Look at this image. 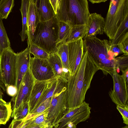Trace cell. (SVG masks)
<instances>
[{"mask_svg":"<svg viewBox=\"0 0 128 128\" xmlns=\"http://www.w3.org/2000/svg\"><path fill=\"white\" fill-rule=\"evenodd\" d=\"M99 70L87 51H84L78 66L74 74L70 76L67 83L68 109L77 107L84 101L86 94L93 77Z\"/></svg>","mask_w":128,"mask_h":128,"instance_id":"obj_1","label":"cell"},{"mask_svg":"<svg viewBox=\"0 0 128 128\" xmlns=\"http://www.w3.org/2000/svg\"><path fill=\"white\" fill-rule=\"evenodd\" d=\"M84 38V51H87L89 56L104 75L109 74L112 76L114 68L117 70L118 68L116 60L110 50L109 41L96 36Z\"/></svg>","mask_w":128,"mask_h":128,"instance_id":"obj_2","label":"cell"},{"mask_svg":"<svg viewBox=\"0 0 128 128\" xmlns=\"http://www.w3.org/2000/svg\"><path fill=\"white\" fill-rule=\"evenodd\" d=\"M51 4L58 21L72 26L86 24L90 14L87 0H56Z\"/></svg>","mask_w":128,"mask_h":128,"instance_id":"obj_3","label":"cell"},{"mask_svg":"<svg viewBox=\"0 0 128 128\" xmlns=\"http://www.w3.org/2000/svg\"><path fill=\"white\" fill-rule=\"evenodd\" d=\"M58 21L56 17L37 25L32 42L48 54L56 52L58 46Z\"/></svg>","mask_w":128,"mask_h":128,"instance_id":"obj_4","label":"cell"},{"mask_svg":"<svg viewBox=\"0 0 128 128\" xmlns=\"http://www.w3.org/2000/svg\"><path fill=\"white\" fill-rule=\"evenodd\" d=\"M67 83L58 79L57 87L51 98L47 119L54 128L58 127L60 120L68 109Z\"/></svg>","mask_w":128,"mask_h":128,"instance_id":"obj_5","label":"cell"},{"mask_svg":"<svg viewBox=\"0 0 128 128\" xmlns=\"http://www.w3.org/2000/svg\"><path fill=\"white\" fill-rule=\"evenodd\" d=\"M128 16V0H110L104 32L110 40L114 38L117 30Z\"/></svg>","mask_w":128,"mask_h":128,"instance_id":"obj_6","label":"cell"},{"mask_svg":"<svg viewBox=\"0 0 128 128\" xmlns=\"http://www.w3.org/2000/svg\"><path fill=\"white\" fill-rule=\"evenodd\" d=\"M16 55L10 46L4 49L0 56V79L6 88L15 85Z\"/></svg>","mask_w":128,"mask_h":128,"instance_id":"obj_7","label":"cell"},{"mask_svg":"<svg viewBox=\"0 0 128 128\" xmlns=\"http://www.w3.org/2000/svg\"><path fill=\"white\" fill-rule=\"evenodd\" d=\"M122 75L119 74L114 68L112 76L113 88L109 92L112 101L116 106H124L128 104V82L124 74L122 71Z\"/></svg>","mask_w":128,"mask_h":128,"instance_id":"obj_8","label":"cell"},{"mask_svg":"<svg viewBox=\"0 0 128 128\" xmlns=\"http://www.w3.org/2000/svg\"><path fill=\"white\" fill-rule=\"evenodd\" d=\"M91 110L89 104L85 101L77 107L68 109L60 120L58 128H64L70 123L76 126L86 120L90 117Z\"/></svg>","mask_w":128,"mask_h":128,"instance_id":"obj_9","label":"cell"},{"mask_svg":"<svg viewBox=\"0 0 128 128\" xmlns=\"http://www.w3.org/2000/svg\"><path fill=\"white\" fill-rule=\"evenodd\" d=\"M35 80L29 67L22 78L16 94L11 100L12 112L23 102H28Z\"/></svg>","mask_w":128,"mask_h":128,"instance_id":"obj_10","label":"cell"},{"mask_svg":"<svg viewBox=\"0 0 128 128\" xmlns=\"http://www.w3.org/2000/svg\"><path fill=\"white\" fill-rule=\"evenodd\" d=\"M29 68L36 80H48L54 77L52 70L47 59L30 57Z\"/></svg>","mask_w":128,"mask_h":128,"instance_id":"obj_11","label":"cell"},{"mask_svg":"<svg viewBox=\"0 0 128 128\" xmlns=\"http://www.w3.org/2000/svg\"><path fill=\"white\" fill-rule=\"evenodd\" d=\"M69 68L70 76H72L78 66L84 53L83 40L80 38L68 42Z\"/></svg>","mask_w":128,"mask_h":128,"instance_id":"obj_12","label":"cell"},{"mask_svg":"<svg viewBox=\"0 0 128 128\" xmlns=\"http://www.w3.org/2000/svg\"><path fill=\"white\" fill-rule=\"evenodd\" d=\"M30 57L28 46L24 50L16 53L14 86L17 90L23 77L29 68Z\"/></svg>","mask_w":128,"mask_h":128,"instance_id":"obj_13","label":"cell"},{"mask_svg":"<svg viewBox=\"0 0 128 128\" xmlns=\"http://www.w3.org/2000/svg\"><path fill=\"white\" fill-rule=\"evenodd\" d=\"M37 0H29L27 15L26 34L29 46L38 24L40 22L37 7Z\"/></svg>","mask_w":128,"mask_h":128,"instance_id":"obj_14","label":"cell"},{"mask_svg":"<svg viewBox=\"0 0 128 128\" xmlns=\"http://www.w3.org/2000/svg\"><path fill=\"white\" fill-rule=\"evenodd\" d=\"M86 26L87 33L85 37L96 36L103 34L104 32L105 19L100 14H90Z\"/></svg>","mask_w":128,"mask_h":128,"instance_id":"obj_15","label":"cell"},{"mask_svg":"<svg viewBox=\"0 0 128 128\" xmlns=\"http://www.w3.org/2000/svg\"><path fill=\"white\" fill-rule=\"evenodd\" d=\"M48 60L54 77L60 78L67 82L70 76L69 71L64 68L61 60L56 53L49 54Z\"/></svg>","mask_w":128,"mask_h":128,"instance_id":"obj_16","label":"cell"},{"mask_svg":"<svg viewBox=\"0 0 128 128\" xmlns=\"http://www.w3.org/2000/svg\"><path fill=\"white\" fill-rule=\"evenodd\" d=\"M49 80L41 81L35 80L28 101L29 108L28 114H30L33 110L37 102Z\"/></svg>","mask_w":128,"mask_h":128,"instance_id":"obj_17","label":"cell"},{"mask_svg":"<svg viewBox=\"0 0 128 128\" xmlns=\"http://www.w3.org/2000/svg\"><path fill=\"white\" fill-rule=\"evenodd\" d=\"M37 9L40 22L49 20L55 17V13L49 0H38Z\"/></svg>","mask_w":128,"mask_h":128,"instance_id":"obj_18","label":"cell"},{"mask_svg":"<svg viewBox=\"0 0 128 128\" xmlns=\"http://www.w3.org/2000/svg\"><path fill=\"white\" fill-rule=\"evenodd\" d=\"M58 81V78L55 77L49 80L32 112L45 100L52 96L57 87Z\"/></svg>","mask_w":128,"mask_h":128,"instance_id":"obj_19","label":"cell"},{"mask_svg":"<svg viewBox=\"0 0 128 128\" xmlns=\"http://www.w3.org/2000/svg\"><path fill=\"white\" fill-rule=\"evenodd\" d=\"M29 2V0H22L21 6L20 9L22 16V28L19 34L20 36L22 42L27 38L26 34L27 15Z\"/></svg>","mask_w":128,"mask_h":128,"instance_id":"obj_20","label":"cell"},{"mask_svg":"<svg viewBox=\"0 0 128 128\" xmlns=\"http://www.w3.org/2000/svg\"><path fill=\"white\" fill-rule=\"evenodd\" d=\"M72 26L61 21H58V38L57 46L60 44L66 42L69 38Z\"/></svg>","mask_w":128,"mask_h":128,"instance_id":"obj_21","label":"cell"},{"mask_svg":"<svg viewBox=\"0 0 128 128\" xmlns=\"http://www.w3.org/2000/svg\"><path fill=\"white\" fill-rule=\"evenodd\" d=\"M86 33L87 28L86 24L72 26L70 36L66 42H70L80 38H84Z\"/></svg>","mask_w":128,"mask_h":128,"instance_id":"obj_22","label":"cell"},{"mask_svg":"<svg viewBox=\"0 0 128 128\" xmlns=\"http://www.w3.org/2000/svg\"><path fill=\"white\" fill-rule=\"evenodd\" d=\"M56 52L60 58L64 68L69 70L68 48L66 42L60 44L58 45Z\"/></svg>","mask_w":128,"mask_h":128,"instance_id":"obj_23","label":"cell"},{"mask_svg":"<svg viewBox=\"0 0 128 128\" xmlns=\"http://www.w3.org/2000/svg\"><path fill=\"white\" fill-rule=\"evenodd\" d=\"M12 112L10 102L6 104H0V125L6 124L11 116Z\"/></svg>","mask_w":128,"mask_h":128,"instance_id":"obj_24","label":"cell"},{"mask_svg":"<svg viewBox=\"0 0 128 128\" xmlns=\"http://www.w3.org/2000/svg\"><path fill=\"white\" fill-rule=\"evenodd\" d=\"M14 6V0L0 1V16L2 20L7 18Z\"/></svg>","mask_w":128,"mask_h":128,"instance_id":"obj_25","label":"cell"},{"mask_svg":"<svg viewBox=\"0 0 128 128\" xmlns=\"http://www.w3.org/2000/svg\"><path fill=\"white\" fill-rule=\"evenodd\" d=\"M48 109L30 119L29 123L25 128H30L44 124L48 122L47 119L48 112Z\"/></svg>","mask_w":128,"mask_h":128,"instance_id":"obj_26","label":"cell"},{"mask_svg":"<svg viewBox=\"0 0 128 128\" xmlns=\"http://www.w3.org/2000/svg\"><path fill=\"white\" fill-rule=\"evenodd\" d=\"M28 108V102H23L17 109L12 112L11 117L16 120H23L27 115Z\"/></svg>","mask_w":128,"mask_h":128,"instance_id":"obj_27","label":"cell"},{"mask_svg":"<svg viewBox=\"0 0 128 128\" xmlns=\"http://www.w3.org/2000/svg\"><path fill=\"white\" fill-rule=\"evenodd\" d=\"M10 46V40L0 16V56L4 49Z\"/></svg>","mask_w":128,"mask_h":128,"instance_id":"obj_28","label":"cell"},{"mask_svg":"<svg viewBox=\"0 0 128 128\" xmlns=\"http://www.w3.org/2000/svg\"><path fill=\"white\" fill-rule=\"evenodd\" d=\"M29 50L30 53L36 58L48 60V58L49 54L32 42L29 47Z\"/></svg>","mask_w":128,"mask_h":128,"instance_id":"obj_29","label":"cell"},{"mask_svg":"<svg viewBox=\"0 0 128 128\" xmlns=\"http://www.w3.org/2000/svg\"><path fill=\"white\" fill-rule=\"evenodd\" d=\"M118 70L124 71L128 69V55H123L116 58Z\"/></svg>","mask_w":128,"mask_h":128,"instance_id":"obj_30","label":"cell"},{"mask_svg":"<svg viewBox=\"0 0 128 128\" xmlns=\"http://www.w3.org/2000/svg\"><path fill=\"white\" fill-rule=\"evenodd\" d=\"M51 97L45 100L36 110L32 112L30 114L34 116L41 114L48 109L50 105Z\"/></svg>","mask_w":128,"mask_h":128,"instance_id":"obj_31","label":"cell"},{"mask_svg":"<svg viewBox=\"0 0 128 128\" xmlns=\"http://www.w3.org/2000/svg\"><path fill=\"white\" fill-rule=\"evenodd\" d=\"M29 120H16L13 119L8 128H25L30 122Z\"/></svg>","mask_w":128,"mask_h":128,"instance_id":"obj_32","label":"cell"},{"mask_svg":"<svg viewBox=\"0 0 128 128\" xmlns=\"http://www.w3.org/2000/svg\"><path fill=\"white\" fill-rule=\"evenodd\" d=\"M116 108L122 116L123 123L128 125V104L124 106H116Z\"/></svg>","mask_w":128,"mask_h":128,"instance_id":"obj_33","label":"cell"},{"mask_svg":"<svg viewBox=\"0 0 128 128\" xmlns=\"http://www.w3.org/2000/svg\"><path fill=\"white\" fill-rule=\"evenodd\" d=\"M119 44L123 54L128 55V38L124 40Z\"/></svg>","mask_w":128,"mask_h":128,"instance_id":"obj_34","label":"cell"},{"mask_svg":"<svg viewBox=\"0 0 128 128\" xmlns=\"http://www.w3.org/2000/svg\"><path fill=\"white\" fill-rule=\"evenodd\" d=\"M110 49L115 58L119 54H123L119 44L110 46Z\"/></svg>","mask_w":128,"mask_h":128,"instance_id":"obj_35","label":"cell"},{"mask_svg":"<svg viewBox=\"0 0 128 128\" xmlns=\"http://www.w3.org/2000/svg\"><path fill=\"white\" fill-rule=\"evenodd\" d=\"M6 91L8 95L13 97L16 94L17 89L15 86L10 85L8 86L6 88Z\"/></svg>","mask_w":128,"mask_h":128,"instance_id":"obj_36","label":"cell"},{"mask_svg":"<svg viewBox=\"0 0 128 128\" xmlns=\"http://www.w3.org/2000/svg\"><path fill=\"white\" fill-rule=\"evenodd\" d=\"M54 127L48 122L44 124L38 125L30 128H53Z\"/></svg>","mask_w":128,"mask_h":128,"instance_id":"obj_37","label":"cell"},{"mask_svg":"<svg viewBox=\"0 0 128 128\" xmlns=\"http://www.w3.org/2000/svg\"><path fill=\"white\" fill-rule=\"evenodd\" d=\"M6 89V87L0 79V98L2 99L3 95L2 90L5 91Z\"/></svg>","mask_w":128,"mask_h":128,"instance_id":"obj_38","label":"cell"},{"mask_svg":"<svg viewBox=\"0 0 128 128\" xmlns=\"http://www.w3.org/2000/svg\"><path fill=\"white\" fill-rule=\"evenodd\" d=\"M107 0H89V1L92 4L95 3H99L102 2H105Z\"/></svg>","mask_w":128,"mask_h":128,"instance_id":"obj_39","label":"cell"},{"mask_svg":"<svg viewBox=\"0 0 128 128\" xmlns=\"http://www.w3.org/2000/svg\"><path fill=\"white\" fill-rule=\"evenodd\" d=\"M64 128H76V126L74 124L72 123H70Z\"/></svg>","mask_w":128,"mask_h":128,"instance_id":"obj_40","label":"cell"},{"mask_svg":"<svg viewBox=\"0 0 128 128\" xmlns=\"http://www.w3.org/2000/svg\"><path fill=\"white\" fill-rule=\"evenodd\" d=\"M7 103L5 101L2 99L0 98V104H6Z\"/></svg>","mask_w":128,"mask_h":128,"instance_id":"obj_41","label":"cell"},{"mask_svg":"<svg viewBox=\"0 0 128 128\" xmlns=\"http://www.w3.org/2000/svg\"><path fill=\"white\" fill-rule=\"evenodd\" d=\"M121 128H128V125H126V126Z\"/></svg>","mask_w":128,"mask_h":128,"instance_id":"obj_42","label":"cell"},{"mask_svg":"<svg viewBox=\"0 0 128 128\" xmlns=\"http://www.w3.org/2000/svg\"><path fill=\"white\" fill-rule=\"evenodd\" d=\"M0 128H1L0 127Z\"/></svg>","mask_w":128,"mask_h":128,"instance_id":"obj_43","label":"cell"}]
</instances>
